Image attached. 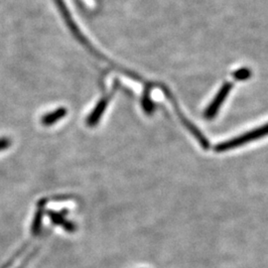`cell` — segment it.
<instances>
[{
    "instance_id": "cell-1",
    "label": "cell",
    "mask_w": 268,
    "mask_h": 268,
    "mask_svg": "<svg viewBox=\"0 0 268 268\" xmlns=\"http://www.w3.org/2000/svg\"><path fill=\"white\" fill-rule=\"evenodd\" d=\"M267 132V125L264 124L263 126L261 127H258L254 130H251L248 133H245L239 137H235L229 141H226V142H223L221 144H218L215 147V150L217 152H224V151H227V150H230V149H233V148H236L241 145L246 144L248 143L250 141H253V140H256L260 137H263Z\"/></svg>"
},
{
    "instance_id": "cell-2",
    "label": "cell",
    "mask_w": 268,
    "mask_h": 268,
    "mask_svg": "<svg viewBox=\"0 0 268 268\" xmlns=\"http://www.w3.org/2000/svg\"><path fill=\"white\" fill-rule=\"evenodd\" d=\"M231 87H232V83H226L223 85V87L220 90V92L216 96L215 100L212 102V103L209 105V107L206 108V110L205 111V117L206 118L213 120L216 116V114L219 111L221 105L224 103L226 98L228 96Z\"/></svg>"
},
{
    "instance_id": "cell-3",
    "label": "cell",
    "mask_w": 268,
    "mask_h": 268,
    "mask_svg": "<svg viewBox=\"0 0 268 268\" xmlns=\"http://www.w3.org/2000/svg\"><path fill=\"white\" fill-rule=\"evenodd\" d=\"M108 101H109V97L104 98L100 103H98L97 107L95 108V110L91 113V115L87 118V124L90 126H95L99 123L100 118L102 117V115H103V113L104 112L105 108H106V105L108 103Z\"/></svg>"
},
{
    "instance_id": "cell-4",
    "label": "cell",
    "mask_w": 268,
    "mask_h": 268,
    "mask_svg": "<svg viewBox=\"0 0 268 268\" xmlns=\"http://www.w3.org/2000/svg\"><path fill=\"white\" fill-rule=\"evenodd\" d=\"M67 113V110L65 108H59L47 115H45L42 118V124L44 125H51V124H55L56 122H58L59 120L63 118Z\"/></svg>"
},
{
    "instance_id": "cell-5",
    "label": "cell",
    "mask_w": 268,
    "mask_h": 268,
    "mask_svg": "<svg viewBox=\"0 0 268 268\" xmlns=\"http://www.w3.org/2000/svg\"><path fill=\"white\" fill-rule=\"evenodd\" d=\"M50 217H51V220L57 224V225H61L64 228H66L67 230L69 231H73L75 229V226L72 224V223H69V222H66L64 217H63L61 214H57V213H50L49 214Z\"/></svg>"
},
{
    "instance_id": "cell-6",
    "label": "cell",
    "mask_w": 268,
    "mask_h": 268,
    "mask_svg": "<svg viewBox=\"0 0 268 268\" xmlns=\"http://www.w3.org/2000/svg\"><path fill=\"white\" fill-rule=\"evenodd\" d=\"M142 105H143V108L147 113H151L154 110V105L149 98V92L148 91H145L144 96L142 99Z\"/></svg>"
},
{
    "instance_id": "cell-7",
    "label": "cell",
    "mask_w": 268,
    "mask_h": 268,
    "mask_svg": "<svg viewBox=\"0 0 268 268\" xmlns=\"http://www.w3.org/2000/svg\"><path fill=\"white\" fill-rule=\"evenodd\" d=\"M233 76H234V79L240 80V81H244V80H247L250 77V71L248 69H241V70L236 71L233 74Z\"/></svg>"
},
{
    "instance_id": "cell-8",
    "label": "cell",
    "mask_w": 268,
    "mask_h": 268,
    "mask_svg": "<svg viewBox=\"0 0 268 268\" xmlns=\"http://www.w3.org/2000/svg\"><path fill=\"white\" fill-rule=\"evenodd\" d=\"M9 143H10V142H9L7 139H1V140H0V150L7 148V147L9 146Z\"/></svg>"
}]
</instances>
